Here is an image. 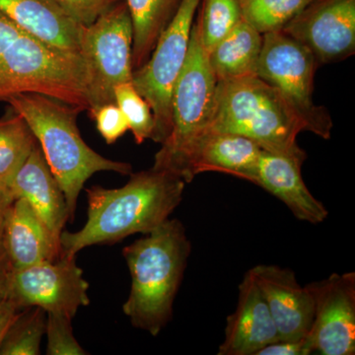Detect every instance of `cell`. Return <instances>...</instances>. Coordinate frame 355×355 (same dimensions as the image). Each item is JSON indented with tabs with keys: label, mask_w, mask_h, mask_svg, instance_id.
Here are the masks:
<instances>
[{
	"label": "cell",
	"mask_w": 355,
	"mask_h": 355,
	"mask_svg": "<svg viewBox=\"0 0 355 355\" xmlns=\"http://www.w3.org/2000/svg\"><path fill=\"white\" fill-rule=\"evenodd\" d=\"M186 184L176 173L153 167L130 174L128 183L119 189H87V221L77 232L62 231V254L76 257L86 247L151 232L181 203Z\"/></svg>",
	"instance_id": "cell-1"
},
{
	"label": "cell",
	"mask_w": 355,
	"mask_h": 355,
	"mask_svg": "<svg viewBox=\"0 0 355 355\" xmlns=\"http://www.w3.org/2000/svg\"><path fill=\"white\" fill-rule=\"evenodd\" d=\"M191 242L178 219H167L123 249L132 288L123 310L135 328L156 336L171 320Z\"/></svg>",
	"instance_id": "cell-2"
},
{
	"label": "cell",
	"mask_w": 355,
	"mask_h": 355,
	"mask_svg": "<svg viewBox=\"0 0 355 355\" xmlns=\"http://www.w3.org/2000/svg\"><path fill=\"white\" fill-rule=\"evenodd\" d=\"M6 102L34 133L64 191L70 220L74 218L79 193L95 173L132 174L130 164L103 157L84 141L76 123L80 110L39 93H20Z\"/></svg>",
	"instance_id": "cell-3"
},
{
	"label": "cell",
	"mask_w": 355,
	"mask_h": 355,
	"mask_svg": "<svg viewBox=\"0 0 355 355\" xmlns=\"http://www.w3.org/2000/svg\"><path fill=\"white\" fill-rule=\"evenodd\" d=\"M86 83L81 55L44 43L0 14V101L39 93L88 111Z\"/></svg>",
	"instance_id": "cell-4"
},
{
	"label": "cell",
	"mask_w": 355,
	"mask_h": 355,
	"mask_svg": "<svg viewBox=\"0 0 355 355\" xmlns=\"http://www.w3.org/2000/svg\"><path fill=\"white\" fill-rule=\"evenodd\" d=\"M235 133L263 150L305 160L297 137L304 120L277 88L250 76L217 80L216 109L209 130Z\"/></svg>",
	"instance_id": "cell-5"
},
{
	"label": "cell",
	"mask_w": 355,
	"mask_h": 355,
	"mask_svg": "<svg viewBox=\"0 0 355 355\" xmlns=\"http://www.w3.org/2000/svg\"><path fill=\"white\" fill-rule=\"evenodd\" d=\"M217 78L200 40L197 22L191 29L188 55L172 93V130L156 153L153 167L181 177L191 147L214 120ZM182 178V177H181ZM183 179V178H182Z\"/></svg>",
	"instance_id": "cell-6"
},
{
	"label": "cell",
	"mask_w": 355,
	"mask_h": 355,
	"mask_svg": "<svg viewBox=\"0 0 355 355\" xmlns=\"http://www.w3.org/2000/svg\"><path fill=\"white\" fill-rule=\"evenodd\" d=\"M133 28L125 0L84 26L80 55L87 72L88 112L114 103V88L132 80Z\"/></svg>",
	"instance_id": "cell-7"
},
{
	"label": "cell",
	"mask_w": 355,
	"mask_h": 355,
	"mask_svg": "<svg viewBox=\"0 0 355 355\" xmlns=\"http://www.w3.org/2000/svg\"><path fill=\"white\" fill-rule=\"evenodd\" d=\"M202 0H181L176 13L159 37L150 58L133 70L132 83L150 106L151 139L162 144L172 130V93L190 46L191 29Z\"/></svg>",
	"instance_id": "cell-8"
},
{
	"label": "cell",
	"mask_w": 355,
	"mask_h": 355,
	"mask_svg": "<svg viewBox=\"0 0 355 355\" xmlns=\"http://www.w3.org/2000/svg\"><path fill=\"white\" fill-rule=\"evenodd\" d=\"M320 65L305 46L279 31L263 35L256 76L277 88L291 103L307 125V132L331 137L333 121L324 107L313 102L314 77Z\"/></svg>",
	"instance_id": "cell-9"
},
{
	"label": "cell",
	"mask_w": 355,
	"mask_h": 355,
	"mask_svg": "<svg viewBox=\"0 0 355 355\" xmlns=\"http://www.w3.org/2000/svg\"><path fill=\"white\" fill-rule=\"evenodd\" d=\"M89 284L76 257L60 254L53 261L12 270L4 282V296L21 309L39 307L44 312L73 319L80 307L90 304Z\"/></svg>",
	"instance_id": "cell-10"
},
{
	"label": "cell",
	"mask_w": 355,
	"mask_h": 355,
	"mask_svg": "<svg viewBox=\"0 0 355 355\" xmlns=\"http://www.w3.org/2000/svg\"><path fill=\"white\" fill-rule=\"evenodd\" d=\"M314 298V317L306 336L311 354H355V273H333L308 284Z\"/></svg>",
	"instance_id": "cell-11"
},
{
	"label": "cell",
	"mask_w": 355,
	"mask_h": 355,
	"mask_svg": "<svg viewBox=\"0 0 355 355\" xmlns=\"http://www.w3.org/2000/svg\"><path fill=\"white\" fill-rule=\"evenodd\" d=\"M314 55L319 65L355 53V0H311L282 29Z\"/></svg>",
	"instance_id": "cell-12"
},
{
	"label": "cell",
	"mask_w": 355,
	"mask_h": 355,
	"mask_svg": "<svg viewBox=\"0 0 355 355\" xmlns=\"http://www.w3.org/2000/svg\"><path fill=\"white\" fill-rule=\"evenodd\" d=\"M273 318L279 340H297L309 333L314 317V298L309 287H302L295 273L277 266L251 268Z\"/></svg>",
	"instance_id": "cell-13"
},
{
	"label": "cell",
	"mask_w": 355,
	"mask_h": 355,
	"mask_svg": "<svg viewBox=\"0 0 355 355\" xmlns=\"http://www.w3.org/2000/svg\"><path fill=\"white\" fill-rule=\"evenodd\" d=\"M279 340L265 296L252 270L239 286L237 308L227 319L225 338L218 355H257L263 347Z\"/></svg>",
	"instance_id": "cell-14"
},
{
	"label": "cell",
	"mask_w": 355,
	"mask_h": 355,
	"mask_svg": "<svg viewBox=\"0 0 355 355\" xmlns=\"http://www.w3.org/2000/svg\"><path fill=\"white\" fill-rule=\"evenodd\" d=\"M263 150L243 135L207 130L191 147L181 177L191 183L200 173L220 172L251 182Z\"/></svg>",
	"instance_id": "cell-15"
},
{
	"label": "cell",
	"mask_w": 355,
	"mask_h": 355,
	"mask_svg": "<svg viewBox=\"0 0 355 355\" xmlns=\"http://www.w3.org/2000/svg\"><path fill=\"white\" fill-rule=\"evenodd\" d=\"M304 161L263 150L251 183L260 186L282 200L299 220L322 223L329 212L304 183L301 174Z\"/></svg>",
	"instance_id": "cell-16"
},
{
	"label": "cell",
	"mask_w": 355,
	"mask_h": 355,
	"mask_svg": "<svg viewBox=\"0 0 355 355\" xmlns=\"http://www.w3.org/2000/svg\"><path fill=\"white\" fill-rule=\"evenodd\" d=\"M9 190L14 198H24L46 227L60 241L69 219L64 191L53 176L39 144L14 177Z\"/></svg>",
	"instance_id": "cell-17"
},
{
	"label": "cell",
	"mask_w": 355,
	"mask_h": 355,
	"mask_svg": "<svg viewBox=\"0 0 355 355\" xmlns=\"http://www.w3.org/2000/svg\"><path fill=\"white\" fill-rule=\"evenodd\" d=\"M4 245L11 270L53 261L62 246L24 198L14 200L7 214Z\"/></svg>",
	"instance_id": "cell-18"
},
{
	"label": "cell",
	"mask_w": 355,
	"mask_h": 355,
	"mask_svg": "<svg viewBox=\"0 0 355 355\" xmlns=\"http://www.w3.org/2000/svg\"><path fill=\"white\" fill-rule=\"evenodd\" d=\"M0 14L44 43L80 55L84 26L55 0H0Z\"/></svg>",
	"instance_id": "cell-19"
},
{
	"label": "cell",
	"mask_w": 355,
	"mask_h": 355,
	"mask_svg": "<svg viewBox=\"0 0 355 355\" xmlns=\"http://www.w3.org/2000/svg\"><path fill=\"white\" fill-rule=\"evenodd\" d=\"M263 35L241 20L212 49L210 67L217 80L256 76Z\"/></svg>",
	"instance_id": "cell-20"
},
{
	"label": "cell",
	"mask_w": 355,
	"mask_h": 355,
	"mask_svg": "<svg viewBox=\"0 0 355 355\" xmlns=\"http://www.w3.org/2000/svg\"><path fill=\"white\" fill-rule=\"evenodd\" d=\"M132 21V67L150 58L161 33L176 13L181 0H125Z\"/></svg>",
	"instance_id": "cell-21"
},
{
	"label": "cell",
	"mask_w": 355,
	"mask_h": 355,
	"mask_svg": "<svg viewBox=\"0 0 355 355\" xmlns=\"http://www.w3.org/2000/svg\"><path fill=\"white\" fill-rule=\"evenodd\" d=\"M37 144L20 114L13 111L0 120V186L9 188Z\"/></svg>",
	"instance_id": "cell-22"
},
{
	"label": "cell",
	"mask_w": 355,
	"mask_h": 355,
	"mask_svg": "<svg viewBox=\"0 0 355 355\" xmlns=\"http://www.w3.org/2000/svg\"><path fill=\"white\" fill-rule=\"evenodd\" d=\"M198 11L196 22L207 53L242 20L239 0H202Z\"/></svg>",
	"instance_id": "cell-23"
},
{
	"label": "cell",
	"mask_w": 355,
	"mask_h": 355,
	"mask_svg": "<svg viewBox=\"0 0 355 355\" xmlns=\"http://www.w3.org/2000/svg\"><path fill=\"white\" fill-rule=\"evenodd\" d=\"M242 19L263 35L279 31L311 0H239Z\"/></svg>",
	"instance_id": "cell-24"
},
{
	"label": "cell",
	"mask_w": 355,
	"mask_h": 355,
	"mask_svg": "<svg viewBox=\"0 0 355 355\" xmlns=\"http://www.w3.org/2000/svg\"><path fill=\"white\" fill-rule=\"evenodd\" d=\"M14 322L0 347L1 355H38L46 335V313L39 307H26Z\"/></svg>",
	"instance_id": "cell-25"
},
{
	"label": "cell",
	"mask_w": 355,
	"mask_h": 355,
	"mask_svg": "<svg viewBox=\"0 0 355 355\" xmlns=\"http://www.w3.org/2000/svg\"><path fill=\"white\" fill-rule=\"evenodd\" d=\"M114 103L125 114L135 142L141 144L151 139L154 130L153 111L132 83L119 84L114 88Z\"/></svg>",
	"instance_id": "cell-26"
},
{
	"label": "cell",
	"mask_w": 355,
	"mask_h": 355,
	"mask_svg": "<svg viewBox=\"0 0 355 355\" xmlns=\"http://www.w3.org/2000/svg\"><path fill=\"white\" fill-rule=\"evenodd\" d=\"M71 318L62 314H46V354L84 355L87 352L77 342L71 326Z\"/></svg>",
	"instance_id": "cell-27"
},
{
	"label": "cell",
	"mask_w": 355,
	"mask_h": 355,
	"mask_svg": "<svg viewBox=\"0 0 355 355\" xmlns=\"http://www.w3.org/2000/svg\"><path fill=\"white\" fill-rule=\"evenodd\" d=\"M89 114L96 121L98 132L108 144H114L130 130L127 119L116 103L104 105Z\"/></svg>",
	"instance_id": "cell-28"
},
{
	"label": "cell",
	"mask_w": 355,
	"mask_h": 355,
	"mask_svg": "<svg viewBox=\"0 0 355 355\" xmlns=\"http://www.w3.org/2000/svg\"><path fill=\"white\" fill-rule=\"evenodd\" d=\"M77 23L89 26L123 0H55Z\"/></svg>",
	"instance_id": "cell-29"
},
{
	"label": "cell",
	"mask_w": 355,
	"mask_h": 355,
	"mask_svg": "<svg viewBox=\"0 0 355 355\" xmlns=\"http://www.w3.org/2000/svg\"><path fill=\"white\" fill-rule=\"evenodd\" d=\"M14 198L10 190L6 187L0 186V284L3 286L7 275L10 272L11 268L7 258L6 245H4V230L7 214L12 205Z\"/></svg>",
	"instance_id": "cell-30"
},
{
	"label": "cell",
	"mask_w": 355,
	"mask_h": 355,
	"mask_svg": "<svg viewBox=\"0 0 355 355\" xmlns=\"http://www.w3.org/2000/svg\"><path fill=\"white\" fill-rule=\"evenodd\" d=\"M311 354L306 338L297 340H279L263 347L257 355H307Z\"/></svg>",
	"instance_id": "cell-31"
},
{
	"label": "cell",
	"mask_w": 355,
	"mask_h": 355,
	"mask_svg": "<svg viewBox=\"0 0 355 355\" xmlns=\"http://www.w3.org/2000/svg\"><path fill=\"white\" fill-rule=\"evenodd\" d=\"M21 310L19 306L8 298L3 297L0 300V347L14 322L19 316Z\"/></svg>",
	"instance_id": "cell-32"
},
{
	"label": "cell",
	"mask_w": 355,
	"mask_h": 355,
	"mask_svg": "<svg viewBox=\"0 0 355 355\" xmlns=\"http://www.w3.org/2000/svg\"><path fill=\"white\" fill-rule=\"evenodd\" d=\"M3 296H4L3 286H2L1 284H0V300H1L2 298H3Z\"/></svg>",
	"instance_id": "cell-33"
}]
</instances>
